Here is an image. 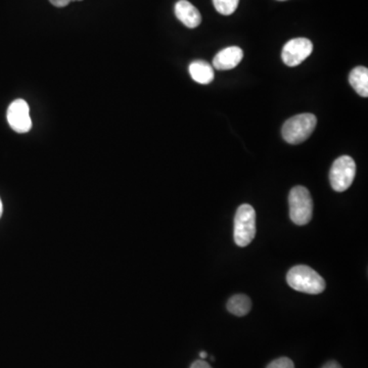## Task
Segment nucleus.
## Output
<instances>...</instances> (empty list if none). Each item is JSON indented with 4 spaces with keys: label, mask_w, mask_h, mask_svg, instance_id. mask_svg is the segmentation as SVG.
I'll list each match as a JSON object with an SVG mask.
<instances>
[{
    "label": "nucleus",
    "mask_w": 368,
    "mask_h": 368,
    "mask_svg": "<svg viewBox=\"0 0 368 368\" xmlns=\"http://www.w3.org/2000/svg\"><path fill=\"white\" fill-rule=\"evenodd\" d=\"M288 285L301 293L318 294L325 290V281L316 271L306 265H298L290 269Z\"/></svg>",
    "instance_id": "1"
},
{
    "label": "nucleus",
    "mask_w": 368,
    "mask_h": 368,
    "mask_svg": "<svg viewBox=\"0 0 368 368\" xmlns=\"http://www.w3.org/2000/svg\"><path fill=\"white\" fill-rule=\"evenodd\" d=\"M317 118L310 113H300L288 120L283 126V140L291 144H299L308 140L316 127Z\"/></svg>",
    "instance_id": "2"
},
{
    "label": "nucleus",
    "mask_w": 368,
    "mask_h": 368,
    "mask_svg": "<svg viewBox=\"0 0 368 368\" xmlns=\"http://www.w3.org/2000/svg\"><path fill=\"white\" fill-rule=\"evenodd\" d=\"M256 235V212L249 204H243L237 209L235 217V243L239 247H247L255 239Z\"/></svg>",
    "instance_id": "3"
},
{
    "label": "nucleus",
    "mask_w": 368,
    "mask_h": 368,
    "mask_svg": "<svg viewBox=\"0 0 368 368\" xmlns=\"http://www.w3.org/2000/svg\"><path fill=\"white\" fill-rule=\"evenodd\" d=\"M290 218L294 224H308L312 219L313 201L308 189L304 186H294L289 195Z\"/></svg>",
    "instance_id": "4"
},
{
    "label": "nucleus",
    "mask_w": 368,
    "mask_h": 368,
    "mask_svg": "<svg viewBox=\"0 0 368 368\" xmlns=\"http://www.w3.org/2000/svg\"><path fill=\"white\" fill-rule=\"evenodd\" d=\"M355 175L356 164L354 160L349 155H342L332 164L329 172V182L334 191L343 193L352 185Z\"/></svg>",
    "instance_id": "5"
},
{
    "label": "nucleus",
    "mask_w": 368,
    "mask_h": 368,
    "mask_svg": "<svg viewBox=\"0 0 368 368\" xmlns=\"http://www.w3.org/2000/svg\"><path fill=\"white\" fill-rule=\"evenodd\" d=\"M313 52V44L307 38H294L283 46L281 58L289 67L299 66Z\"/></svg>",
    "instance_id": "6"
},
{
    "label": "nucleus",
    "mask_w": 368,
    "mask_h": 368,
    "mask_svg": "<svg viewBox=\"0 0 368 368\" xmlns=\"http://www.w3.org/2000/svg\"><path fill=\"white\" fill-rule=\"evenodd\" d=\"M8 121L14 131L26 133L32 128L30 109L24 100H16L8 109Z\"/></svg>",
    "instance_id": "7"
},
{
    "label": "nucleus",
    "mask_w": 368,
    "mask_h": 368,
    "mask_svg": "<svg viewBox=\"0 0 368 368\" xmlns=\"http://www.w3.org/2000/svg\"><path fill=\"white\" fill-rule=\"evenodd\" d=\"M243 58V52L239 46H229L220 50L213 60L214 68L219 71L232 70L239 66Z\"/></svg>",
    "instance_id": "8"
},
{
    "label": "nucleus",
    "mask_w": 368,
    "mask_h": 368,
    "mask_svg": "<svg viewBox=\"0 0 368 368\" xmlns=\"http://www.w3.org/2000/svg\"><path fill=\"white\" fill-rule=\"evenodd\" d=\"M175 16L187 28H197L202 23L201 12L187 0H180L175 4Z\"/></svg>",
    "instance_id": "9"
},
{
    "label": "nucleus",
    "mask_w": 368,
    "mask_h": 368,
    "mask_svg": "<svg viewBox=\"0 0 368 368\" xmlns=\"http://www.w3.org/2000/svg\"><path fill=\"white\" fill-rule=\"evenodd\" d=\"M189 74L195 82L209 84L214 80V69L205 61H195L189 66Z\"/></svg>",
    "instance_id": "10"
},
{
    "label": "nucleus",
    "mask_w": 368,
    "mask_h": 368,
    "mask_svg": "<svg viewBox=\"0 0 368 368\" xmlns=\"http://www.w3.org/2000/svg\"><path fill=\"white\" fill-rule=\"evenodd\" d=\"M349 82L353 89L362 96H368V70L365 67H356L349 76Z\"/></svg>",
    "instance_id": "11"
},
{
    "label": "nucleus",
    "mask_w": 368,
    "mask_h": 368,
    "mask_svg": "<svg viewBox=\"0 0 368 368\" xmlns=\"http://www.w3.org/2000/svg\"><path fill=\"white\" fill-rule=\"evenodd\" d=\"M251 299L243 294H235L227 302V309L235 316H245L251 311Z\"/></svg>",
    "instance_id": "12"
},
{
    "label": "nucleus",
    "mask_w": 368,
    "mask_h": 368,
    "mask_svg": "<svg viewBox=\"0 0 368 368\" xmlns=\"http://www.w3.org/2000/svg\"><path fill=\"white\" fill-rule=\"evenodd\" d=\"M239 0H213L214 8L223 16H230L237 10Z\"/></svg>",
    "instance_id": "13"
},
{
    "label": "nucleus",
    "mask_w": 368,
    "mask_h": 368,
    "mask_svg": "<svg viewBox=\"0 0 368 368\" xmlns=\"http://www.w3.org/2000/svg\"><path fill=\"white\" fill-rule=\"evenodd\" d=\"M266 368H294V362L288 357L275 359Z\"/></svg>",
    "instance_id": "14"
},
{
    "label": "nucleus",
    "mask_w": 368,
    "mask_h": 368,
    "mask_svg": "<svg viewBox=\"0 0 368 368\" xmlns=\"http://www.w3.org/2000/svg\"><path fill=\"white\" fill-rule=\"evenodd\" d=\"M50 3L56 8H65V6H69L73 0H50Z\"/></svg>",
    "instance_id": "15"
},
{
    "label": "nucleus",
    "mask_w": 368,
    "mask_h": 368,
    "mask_svg": "<svg viewBox=\"0 0 368 368\" xmlns=\"http://www.w3.org/2000/svg\"><path fill=\"white\" fill-rule=\"evenodd\" d=\"M191 368H212L210 367L209 363L206 362L204 360H197L191 365Z\"/></svg>",
    "instance_id": "16"
},
{
    "label": "nucleus",
    "mask_w": 368,
    "mask_h": 368,
    "mask_svg": "<svg viewBox=\"0 0 368 368\" xmlns=\"http://www.w3.org/2000/svg\"><path fill=\"white\" fill-rule=\"evenodd\" d=\"M323 368H342V367L338 362H336V361H329Z\"/></svg>",
    "instance_id": "17"
},
{
    "label": "nucleus",
    "mask_w": 368,
    "mask_h": 368,
    "mask_svg": "<svg viewBox=\"0 0 368 368\" xmlns=\"http://www.w3.org/2000/svg\"><path fill=\"white\" fill-rule=\"evenodd\" d=\"M208 354L205 352V351H203V352L199 353V357H201L202 359L207 358Z\"/></svg>",
    "instance_id": "18"
},
{
    "label": "nucleus",
    "mask_w": 368,
    "mask_h": 368,
    "mask_svg": "<svg viewBox=\"0 0 368 368\" xmlns=\"http://www.w3.org/2000/svg\"><path fill=\"white\" fill-rule=\"evenodd\" d=\"M2 212H3V206H2L1 199H0V218H1Z\"/></svg>",
    "instance_id": "19"
},
{
    "label": "nucleus",
    "mask_w": 368,
    "mask_h": 368,
    "mask_svg": "<svg viewBox=\"0 0 368 368\" xmlns=\"http://www.w3.org/2000/svg\"><path fill=\"white\" fill-rule=\"evenodd\" d=\"M73 1H82V0H73Z\"/></svg>",
    "instance_id": "20"
},
{
    "label": "nucleus",
    "mask_w": 368,
    "mask_h": 368,
    "mask_svg": "<svg viewBox=\"0 0 368 368\" xmlns=\"http://www.w3.org/2000/svg\"><path fill=\"white\" fill-rule=\"evenodd\" d=\"M279 1H285V0H279Z\"/></svg>",
    "instance_id": "21"
}]
</instances>
